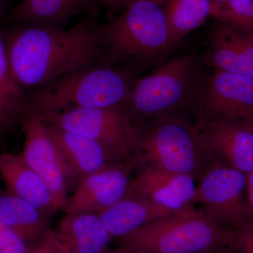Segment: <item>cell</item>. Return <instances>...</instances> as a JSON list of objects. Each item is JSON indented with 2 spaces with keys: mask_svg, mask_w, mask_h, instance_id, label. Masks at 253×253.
<instances>
[{
  "mask_svg": "<svg viewBox=\"0 0 253 253\" xmlns=\"http://www.w3.org/2000/svg\"><path fill=\"white\" fill-rule=\"evenodd\" d=\"M100 7L71 29L21 24L3 35L11 76L21 87L46 85L81 68L105 63Z\"/></svg>",
  "mask_w": 253,
  "mask_h": 253,
  "instance_id": "cell-1",
  "label": "cell"
},
{
  "mask_svg": "<svg viewBox=\"0 0 253 253\" xmlns=\"http://www.w3.org/2000/svg\"><path fill=\"white\" fill-rule=\"evenodd\" d=\"M99 31L106 64L132 73L160 66L174 51L157 0H131L119 16L99 24Z\"/></svg>",
  "mask_w": 253,
  "mask_h": 253,
  "instance_id": "cell-2",
  "label": "cell"
},
{
  "mask_svg": "<svg viewBox=\"0 0 253 253\" xmlns=\"http://www.w3.org/2000/svg\"><path fill=\"white\" fill-rule=\"evenodd\" d=\"M134 82L131 71L105 63L91 65L38 88L26 98L23 113L47 114L126 105Z\"/></svg>",
  "mask_w": 253,
  "mask_h": 253,
  "instance_id": "cell-3",
  "label": "cell"
},
{
  "mask_svg": "<svg viewBox=\"0 0 253 253\" xmlns=\"http://www.w3.org/2000/svg\"><path fill=\"white\" fill-rule=\"evenodd\" d=\"M133 161L136 168L149 166L199 179L215 160L196 124L179 117L150 121L140 126Z\"/></svg>",
  "mask_w": 253,
  "mask_h": 253,
  "instance_id": "cell-4",
  "label": "cell"
},
{
  "mask_svg": "<svg viewBox=\"0 0 253 253\" xmlns=\"http://www.w3.org/2000/svg\"><path fill=\"white\" fill-rule=\"evenodd\" d=\"M205 80L193 56H176L134 82L126 107L134 120L179 116L189 104L198 107Z\"/></svg>",
  "mask_w": 253,
  "mask_h": 253,
  "instance_id": "cell-5",
  "label": "cell"
},
{
  "mask_svg": "<svg viewBox=\"0 0 253 253\" xmlns=\"http://www.w3.org/2000/svg\"><path fill=\"white\" fill-rule=\"evenodd\" d=\"M232 229L194 208L151 221L120 238L121 246L149 253H204L230 245Z\"/></svg>",
  "mask_w": 253,
  "mask_h": 253,
  "instance_id": "cell-6",
  "label": "cell"
},
{
  "mask_svg": "<svg viewBox=\"0 0 253 253\" xmlns=\"http://www.w3.org/2000/svg\"><path fill=\"white\" fill-rule=\"evenodd\" d=\"M38 115L47 124L98 143L125 162L133 161L140 125L126 105Z\"/></svg>",
  "mask_w": 253,
  "mask_h": 253,
  "instance_id": "cell-7",
  "label": "cell"
},
{
  "mask_svg": "<svg viewBox=\"0 0 253 253\" xmlns=\"http://www.w3.org/2000/svg\"><path fill=\"white\" fill-rule=\"evenodd\" d=\"M197 204L202 212L224 227L253 219L247 199V176L226 163L214 161L198 179Z\"/></svg>",
  "mask_w": 253,
  "mask_h": 253,
  "instance_id": "cell-8",
  "label": "cell"
},
{
  "mask_svg": "<svg viewBox=\"0 0 253 253\" xmlns=\"http://www.w3.org/2000/svg\"><path fill=\"white\" fill-rule=\"evenodd\" d=\"M19 122L24 134L21 156L45 183L55 204L62 211L77 179L39 115L23 112Z\"/></svg>",
  "mask_w": 253,
  "mask_h": 253,
  "instance_id": "cell-9",
  "label": "cell"
},
{
  "mask_svg": "<svg viewBox=\"0 0 253 253\" xmlns=\"http://www.w3.org/2000/svg\"><path fill=\"white\" fill-rule=\"evenodd\" d=\"M198 120L253 123V77L214 69L205 80Z\"/></svg>",
  "mask_w": 253,
  "mask_h": 253,
  "instance_id": "cell-10",
  "label": "cell"
},
{
  "mask_svg": "<svg viewBox=\"0 0 253 253\" xmlns=\"http://www.w3.org/2000/svg\"><path fill=\"white\" fill-rule=\"evenodd\" d=\"M134 169V161L113 163L82 178L74 192L68 196L62 211L104 212L126 196Z\"/></svg>",
  "mask_w": 253,
  "mask_h": 253,
  "instance_id": "cell-11",
  "label": "cell"
},
{
  "mask_svg": "<svg viewBox=\"0 0 253 253\" xmlns=\"http://www.w3.org/2000/svg\"><path fill=\"white\" fill-rule=\"evenodd\" d=\"M136 169L126 194L143 198L174 213L197 204V181L192 176L149 166Z\"/></svg>",
  "mask_w": 253,
  "mask_h": 253,
  "instance_id": "cell-12",
  "label": "cell"
},
{
  "mask_svg": "<svg viewBox=\"0 0 253 253\" xmlns=\"http://www.w3.org/2000/svg\"><path fill=\"white\" fill-rule=\"evenodd\" d=\"M213 158L247 174L253 170V123L234 120H197Z\"/></svg>",
  "mask_w": 253,
  "mask_h": 253,
  "instance_id": "cell-13",
  "label": "cell"
},
{
  "mask_svg": "<svg viewBox=\"0 0 253 253\" xmlns=\"http://www.w3.org/2000/svg\"><path fill=\"white\" fill-rule=\"evenodd\" d=\"M205 62L214 69L253 77V30L217 21L209 35Z\"/></svg>",
  "mask_w": 253,
  "mask_h": 253,
  "instance_id": "cell-14",
  "label": "cell"
},
{
  "mask_svg": "<svg viewBox=\"0 0 253 253\" xmlns=\"http://www.w3.org/2000/svg\"><path fill=\"white\" fill-rule=\"evenodd\" d=\"M0 176L8 193L33 205L46 217L59 211L45 183L21 154H0Z\"/></svg>",
  "mask_w": 253,
  "mask_h": 253,
  "instance_id": "cell-15",
  "label": "cell"
},
{
  "mask_svg": "<svg viewBox=\"0 0 253 253\" xmlns=\"http://www.w3.org/2000/svg\"><path fill=\"white\" fill-rule=\"evenodd\" d=\"M53 232L63 253H101L112 240L96 213H66Z\"/></svg>",
  "mask_w": 253,
  "mask_h": 253,
  "instance_id": "cell-16",
  "label": "cell"
},
{
  "mask_svg": "<svg viewBox=\"0 0 253 253\" xmlns=\"http://www.w3.org/2000/svg\"><path fill=\"white\" fill-rule=\"evenodd\" d=\"M46 124L78 182L82 178L97 172L109 165L125 162L91 139Z\"/></svg>",
  "mask_w": 253,
  "mask_h": 253,
  "instance_id": "cell-17",
  "label": "cell"
},
{
  "mask_svg": "<svg viewBox=\"0 0 253 253\" xmlns=\"http://www.w3.org/2000/svg\"><path fill=\"white\" fill-rule=\"evenodd\" d=\"M102 0H21L9 14L14 22L62 28L76 15L100 7Z\"/></svg>",
  "mask_w": 253,
  "mask_h": 253,
  "instance_id": "cell-18",
  "label": "cell"
},
{
  "mask_svg": "<svg viewBox=\"0 0 253 253\" xmlns=\"http://www.w3.org/2000/svg\"><path fill=\"white\" fill-rule=\"evenodd\" d=\"M174 214L176 213L148 200L126 194L99 215L113 239H120L151 221Z\"/></svg>",
  "mask_w": 253,
  "mask_h": 253,
  "instance_id": "cell-19",
  "label": "cell"
},
{
  "mask_svg": "<svg viewBox=\"0 0 253 253\" xmlns=\"http://www.w3.org/2000/svg\"><path fill=\"white\" fill-rule=\"evenodd\" d=\"M49 219L25 200L7 191L0 192V221L30 249L40 244L49 232Z\"/></svg>",
  "mask_w": 253,
  "mask_h": 253,
  "instance_id": "cell-20",
  "label": "cell"
},
{
  "mask_svg": "<svg viewBox=\"0 0 253 253\" xmlns=\"http://www.w3.org/2000/svg\"><path fill=\"white\" fill-rule=\"evenodd\" d=\"M214 6L212 0H168L163 5L173 49L190 32L212 17Z\"/></svg>",
  "mask_w": 253,
  "mask_h": 253,
  "instance_id": "cell-21",
  "label": "cell"
},
{
  "mask_svg": "<svg viewBox=\"0 0 253 253\" xmlns=\"http://www.w3.org/2000/svg\"><path fill=\"white\" fill-rule=\"evenodd\" d=\"M26 99L23 88L18 85L10 72L0 31V132L20 121Z\"/></svg>",
  "mask_w": 253,
  "mask_h": 253,
  "instance_id": "cell-22",
  "label": "cell"
},
{
  "mask_svg": "<svg viewBox=\"0 0 253 253\" xmlns=\"http://www.w3.org/2000/svg\"><path fill=\"white\" fill-rule=\"evenodd\" d=\"M212 17L236 27L253 30V0H228L214 5Z\"/></svg>",
  "mask_w": 253,
  "mask_h": 253,
  "instance_id": "cell-23",
  "label": "cell"
},
{
  "mask_svg": "<svg viewBox=\"0 0 253 253\" xmlns=\"http://www.w3.org/2000/svg\"><path fill=\"white\" fill-rule=\"evenodd\" d=\"M232 240L229 246L239 253H253V219H249L232 229Z\"/></svg>",
  "mask_w": 253,
  "mask_h": 253,
  "instance_id": "cell-24",
  "label": "cell"
},
{
  "mask_svg": "<svg viewBox=\"0 0 253 253\" xmlns=\"http://www.w3.org/2000/svg\"><path fill=\"white\" fill-rule=\"evenodd\" d=\"M26 243L0 221V253H27Z\"/></svg>",
  "mask_w": 253,
  "mask_h": 253,
  "instance_id": "cell-25",
  "label": "cell"
},
{
  "mask_svg": "<svg viewBox=\"0 0 253 253\" xmlns=\"http://www.w3.org/2000/svg\"><path fill=\"white\" fill-rule=\"evenodd\" d=\"M27 253H63L52 230L49 231L40 244L30 249Z\"/></svg>",
  "mask_w": 253,
  "mask_h": 253,
  "instance_id": "cell-26",
  "label": "cell"
},
{
  "mask_svg": "<svg viewBox=\"0 0 253 253\" xmlns=\"http://www.w3.org/2000/svg\"><path fill=\"white\" fill-rule=\"evenodd\" d=\"M131 0H102L101 5L109 8L111 11H122ZM164 5L168 0H157Z\"/></svg>",
  "mask_w": 253,
  "mask_h": 253,
  "instance_id": "cell-27",
  "label": "cell"
},
{
  "mask_svg": "<svg viewBox=\"0 0 253 253\" xmlns=\"http://www.w3.org/2000/svg\"><path fill=\"white\" fill-rule=\"evenodd\" d=\"M101 253H149L144 250L137 249V248L131 247V246H121V247L112 249L109 246L106 248Z\"/></svg>",
  "mask_w": 253,
  "mask_h": 253,
  "instance_id": "cell-28",
  "label": "cell"
},
{
  "mask_svg": "<svg viewBox=\"0 0 253 253\" xmlns=\"http://www.w3.org/2000/svg\"><path fill=\"white\" fill-rule=\"evenodd\" d=\"M247 176L248 203L253 216V170L246 174Z\"/></svg>",
  "mask_w": 253,
  "mask_h": 253,
  "instance_id": "cell-29",
  "label": "cell"
},
{
  "mask_svg": "<svg viewBox=\"0 0 253 253\" xmlns=\"http://www.w3.org/2000/svg\"><path fill=\"white\" fill-rule=\"evenodd\" d=\"M228 246H221V247L211 250V251H207V252L204 253H236L234 252V251H231V250L226 249Z\"/></svg>",
  "mask_w": 253,
  "mask_h": 253,
  "instance_id": "cell-30",
  "label": "cell"
},
{
  "mask_svg": "<svg viewBox=\"0 0 253 253\" xmlns=\"http://www.w3.org/2000/svg\"><path fill=\"white\" fill-rule=\"evenodd\" d=\"M212 1L214 5H219L225 2V1H228V0H212Z\"/></svg>",
  "mask_w": 253,
  "mask_h": 253,
  "instance_id": "cell-31",
  "label": "cell"
},
{
  "mask_svg": "<svg viewBox=\"0 0 253 253\" xmlns=\"http://www.w3.org/2000/svg\"><path fill=\"white\" fill-rule=\"evenodd\" d=\"M1 0H0V11H1Z\"/></svg>",
  "mask_w": 253,
  "mask_h": 253,
  "instance_id": "cell-32",
  "label": "cell"
}]
</instances>
